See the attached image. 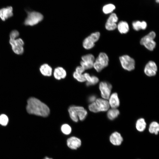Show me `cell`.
<instances>
[{"label": "cell", "instance_id": "17", "mask_svg": "<svg viewBox=\"0 0 159 159\" xmlns=\"http://www.w3.org/2000/svg\"><path fill=\"white\" fill-rule=\"evenodd\" d=\"M108 101L110 106L112 108H117L120 105V100L117 94L113 93L109 97Z\"/></svg>", "mask_w": 159, "mask_h": 159}, {"label": "cell", "instance_id": "8", "mask_svg": "<svg viewBox=\"0 0 159 159\" xmlns=\"http://www.w3.org/2000/svg\"><path fill=\"white\" fill-rule=\"evenodd\" d=\"M119 59L122 67L125 69L131 71L135 69V61L129 56L122 55L119 57Z\"/></svg>", "mask_w": 159, "mask_h": 159}, {"label": "cell", "instance_id": "7", "mask_svg": "<svg viewBox=\"0 0 159 159\" xmlns=\"http://www.w3.org/2000/svg\"><path fill=\"white\" fill-rule=\"evenodd\" d=\"M9 42L14 52L17 54H22L24 51V42L20 38H10Z\"/></svg>", "mask_w": 159, "mask_h": 159}, {"label": "cell", "instance_id": "30", "mask_svg": "<svg viewBox=\"0 0 159 159\" xmlns=\"http://www.w3.org/2000/svg\"><path fill=\"white\" fill-rule=\"evenodd\" d=\"M19 35V32L16 30H14L12 31L10 34V38L15 39L17 38Z\"/></svg>", "mask_w": 159, "mask_h": 159}, {"label": "cell", "instance_id": "10", "mask_svg": "<svg viewBox=\"0 0 159 159\" xmlns=\"http://www.w3.org/2000/svg\"><path fill=\"white\" fill-rule=\"evenodd\" d=\"M99 88L102 97L105 99H109L110 95L112 86L106 82H102L99 84Z\"/></svg>", "mask_w": 159, "mask_h": 159}, {"label": "cell", "instance_id": "24", "mask_svg": "<svg viewBox=\"0 0 159 159\" xmlns=\"http://www.w3.org/2000/svg\"><path fill=\"white\" fill-rule=\"evenodd\" d=\"M115 9L116 6L114 4L108 3L105 4L103 6L102 11L105 14H111L113 13Z\"/></svg>", "mask_w": 159, "mask_h": 159}, {"label": "cell", "instance_id": "12", "mask_svg": "<svg viewBox=\"0 0 159 159\" xmlns=\"http://www.w3.org/2000/svg\"><path fill=\"white\" fill-rule=\"evenodd\" d=\"M157 67L155 63L153 61H149L145 65L144 72L147 76L152 77L155 76L156 73Z\"/></svg>", "mask_w": 159, "mask_h": 159}, {"label": "cell", "instance_id": "21", "mask_svg": "<svg viewBox=\"0 0 159 159\" xmlns=\"http://www.w3.org/2000/svg\"><path fill=\"white\" fill-rule=\"evenodd\" d=\"M117 27L120 32L122 34L127 33L129 30L127 23L125 21H121L117 25Z\"/></svg>", "mask_w": 159, "mask_h": 159}, {"label": "cell", "instance_id": "4", "mask_svg": "<svg viewBox=\"0 0 159 159\" xmlns=\"http://www.w3.org/2000/svg\"><path fill=\"white\" fill-rule=\"evenodd\" d=\"M155 36L156 34L154 32H150L141 39L140 44L144 46L148 50L153 51L156 46V43L154 40Z\"/></svg>", "mask_w": 159, "mask_h": 159}, {"label": "cell", "instance_id": "14", "mask_svg": "<svg viewBox=\"0 0 159 159\" xmlns=\"http://www.w3.org/2000/svg\"><path fill=\"white\" fill-rule=\"evenodd\" d=\"M109 140L111 143L115 146L121 145L123 141V138L121 134L117 132L112 133L110 135Z\"/></svg>", "mask_w": 159, "mask_h": 159}, {"label": "cell", "instance_id": "25", "mask_svg": "<svg viewBox=\"0 0 159 159\" xmlns=\"http://www.w3.org/2000/svg\"><path fill=\"white\" fill-rule=\"evenodd\" d=\"M149 132L151 134L157 135L159 131V125L156 122L153 121L151 122L148 128Z\"/></svg>", "mask_w": 159, "mask_h": 159}, {"label": "cell", "instance_id": "29", "mask_svg": "<svg viewBox=\"0 0 159 159\" xmlns=\"http://www.w3.org/2000/svg\"><path fill=\"white\" fill-rule=\"evenodd\" d=\"M9 121L8 118L5 114H2L0 115V124L3 126H6Z\"/></svg>", "mask_w": 159, "mask_h": 159}, {"label": "cell", "instance_id": "28", "mask_svg": "<svg viewBox=\"0 0 159 159\" xmlns=\"http://www.w3.org/2000/svg\"><path fill=\"white\" fill-rule=\"evenodd\" d=\"M61 130L63 133L65 135H69L71 132V127L67 124H63L61 127Z\"/></svg>", "mask_w": 159, "mask_h": 159}, {"label": "cell", "instance_id": "31", "mask_svg": "<svg viewBox=\"0 0 159 159\" xmlns=\"http://www.w3.org/2000/svg\"><path fill=\"white\" fill-rule=\"evenodd\" d=\"M96 97L95 95L90 96L89 98V101L91 102H93L95 101L96 100Z\"/></svg>", "mask_w": 159, "mask_h": 159}, {"label": "cell", "instance_id": "26", "mask_svg": "<svg viewBox=\"0 0 159 159\" xmlns=\"http://www.w3.org/2000/svg\"><path fill=\"white\" fill-rule=\"evenodd\" d=\"M119 114V111L117 108H112L108 111L107 115L109 119L113 120L117 118Z\"/></svg>", "mask_w": 159, "mask_h": 159}, {"label": "cell", "instance_id": "1", "mask_svg": "<svg viewBox=\"0 0 159 159\" xmlns=\"http://www.w3.org/2000/svg\"><path fill=\"white\" fill-rule=\"evenodd\" d=\"M26 109L29 114L43 117H47L50 113V109L46 105L33 97L28 100Z\"/></svg>", "mask_w": 159, "mask_h": 159}, {"label": "cell", "instance_id": "5", "mask_svg": "<svg viewBox=\"0 0 159 159\" xmlns=\"http://www.w3.org/2000/svg\"><path fill=\"white\" fill-rule=\"evenodd\" d=\"M43 18V16L40 13L36 11L29 12L25 21L24 24L26 25L33 26L41 21Z\"/></svg>", "mask_w": 159, "mask_h": 159}, {"label": "cell", "instance_id": "3", "mask_svg": "<svg viewBox=\"0 0 159 159\" xmlns=\"http://www.w3.org/2000/svg\"><path fill=\"white\" fill-rule=\"evenodd\" d=\"M109 58L105 53H100L95 60L93 67L98 72H100L108 65Z\"/></svg>", "mask_w": 159, "mask_h": 159}, {"label": "cell", "instance_id": "2", "mask_svg": "<svg viewBox=\"0 0 159 159\" xmlns=\"http://www.w3.org/2000/svg\"><path fill=\"white\" fill-rule=\"evenodd\" d=\"M68 111L70 118L75 122L78 121V119L83 120L87 113V110L81 106H72L69 107Z\"/></svg>", "mask_w": 159, "mask_h": 159}, {"label": "cell", "instance_id": "27", "mask_svg": "<svg viewBox=\"0 0 159 159\" xmlns=\"http://www.w3.org/2000/svg\"><path fill=\"white\" fill-rule=\"evenodd\" d=\"M73 77L77 81L80 82L86 81L84 74L75 71L73 74Z\"/></svg>", "mask_w": 159, "mask_h": 159}, {"label": "cell", "instance_id": "33", "mask_svg": "<svg viewBox=\"0 0 159 159\" xmlns=\"http://www.w3.org/2000/svg\"><path fill=\"white\" fill-rule=\"evenodd\" d=\"M155 1L157 3H158L159 2V0H155Z\"/></svg>", "mask_w": 159, "mask_h": 159}, {"label": "cell", "instance_id": "6", "mask_svg": "<svg viewBox=\"0 0 159 159\" xmlns=\"http://www.w3.org/2000/svg\"><path fill=\"white\" fill-rule=\"evenodd\" d=\"M100 35V32H96L91 34L86 38L83 42L84 48L86 49H89L93 48L95 46V43L99 39Z\"/></svg>", "mask_w": 159, "mask_h": 159}, {"label": "cell", "instance_id": "20", "mask_svg": "<svg viewBox=\"0 0 159 159\" xmlns=\"http://www.w3.org/2000/svg\"><path fill=\"white\" fill-rule=\"evenodd\" d=\"M39 70L41 74L44 76L49 77L52 74V69L47 64H44L42 65L40 67Z\"/></svg>", "mask_w": 159, "mask_h": 159}, {"label": "cell", "instance_id": "16", "mask_svg": "<svg viewBox=\"0 0 159 159\" xmlns=\"http://www.w3.org/2000/svg\"><path fill=\"white\" fill-rule=\"evenodd\" d=\"M13 15V8L11 6L3 8L0 10V18L3 21L11 17Z\"/></svg>", "mask_w": 159, "mask_h": 159}, {"label": "cell", "instance_id": "19", "mask_svg": "<svg viewBox=\"0 0 159 159\" xmlns=\"http://www.w3.org/2000/svg\"><path fill=\"white\" fill-rule=\"evenodd\" d=\"M84 74L85 81H86V85L87 86L92 85L97 83L99 82V79L97 77L95 76H90L87 73Z\"/></svg>", "mask_w": 159, "mask_h": 159}, {"label": "cell", "instance_id": "15", "mask_svg": "<svg viewBox=\"0 0 159 159\" xmlns=\"http://www.w3.org/2000/svg\"><path fill=\"white\" fill-rule=\"evenodd\" d=\"M67 144L70 149L76 150L80 147L81 145V140L75 137H72L68 138L67 140Z\"/></svg>", "mask_w": 159, "mask_h": 159}, {"label": "cell", "instance_id": "9", "mask_svg": "<svg viewBox=\"0 0 159 159\" xmlns=\"http://www.w3.org/2000/svg\"><path fill=\"white\" fill-rule=\"evenodd\" d=\"M80 66L85 70L89 69L93 67L95 57L92 54H88L82 56Z\"/></svg>", "mask_w": 159, "mask_h": 159}, {"label": "cell", "instance_id": "32", "mask_svg": "<svg viewBox=\"0 0 159 159\" xmlns=\"http://www.w3.org/2000/svg\"><path fill=\"white\" fill-rule=\"evenodd\" d=\"M43 159H52V158H49L47 157H46Z\"/></svg>", "mask_w": 159, "mask_h": 159}, {"label": "cell", "instance_id": "23", "mask_svg": "<svg viewBox=\"0 0 159 159\" xmlns=\"http://www.w3.org/2000/svg\"><path fill=\"white\" fill-rule=\"evenodd\" d=\"M146 123L143 118L139 119L136 123L135 127L137 130L140 132L143 131L146 128Z\"/></svg>", "mask_w": 159, "mask_h": 159}, {"label": "cell", "instance_id": "11", "mask_svg": "<svg viewBox=\"0 0 159 159\" xmlns=\"http://www.w3.org/2000/svg\"><path fill=\"white\" fill-rule=\"evenodd\" d=\"M118 20V17L115 13L110 14L107 19L105 25L106 29L112 31L115 29L117 27L116 23Z\"/></svg>", "mask_w": 159, "mask_h": 159}, {"label": "cell", "instance_id": "22", "mask_svg": "<svg viewBox=\"0 0 159 159\" xmlns=\"http://www.w3.org/2000/svg\"><path fill=\"white\" fill-rule=\"evenodd\" d=\"M132 24L133 29L137 31L140 29L144 30L147 27V23L145 21H135L133 22Z\"/></svg>", "mask_w": 159, "mask_h": 159}, {"label": "cell", "instance_id": "18", "mask_svg": "<svg viewBox=\"0 0 159 159\" xmlns=\"http://www.w3.org/2000/svg\"><path fill=\"white\" fill-rule=\"evenodd\" d=\"M53 75L56 79L60 80L65 77L67 73L65 70L63 68L58 67L54 69Z\"/></svg>", "mask_w": 159, "mask_h": 159}, {"label": "cell", "instance_id": "13", "mask_svg": "<svg viewBox=\"0 0 159 159\" xmlns=\"http://www.w3.org/2000/svg\"><path fill=\"white\" fill-rule=\"evenodd\" d=\"M95 102L99 112L106 111L109 109L110 106L108 101L107 100L97 98Z\"/></svg>", "mask_w": 159, "mask_h": 159}]
</instances>
